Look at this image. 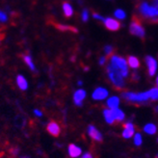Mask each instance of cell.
<instances>
[{
  "mask_svg": "<svg viewBox=\"0 0 158 158\" xmlns=\"http://www.w3.org/2000/svg\"><path fill=\"white\" fill-rule=\"evenodd\" d=\"M138 10L144 17L150 19L153 22L158 21V7L150 6L147 2L144 1L139 5Z\"/></svg>",
  "mask_w": 158,
  "mask_h": 158,
  "instance_id": "cell-1",
  "label": "cell"
},
{
  "mask_svg": "<svg viewBox=\"0 0 158 158\" xmlns=\"http://www.w3.org/2000/svg\"><path fill=\"white\" fill-rule=\"evenodd\" d=\"M110 65L118 71H119L123 77H126L128 75V67H127L125 60L123 57H119L118 55H113L110 60Z\"/></svg>",
  "mask_w": 158,
  "mask_h": 158,
  "instance_id": "cell-2",
  "label": "cell"
},
{
  "mask_svg": "<svg viewBox=\"0 0 158 158\" xmlns=\"http://www.w3.org/2000/svg\"><path fill=\"white\" fill-rule=\"evenodd\" d=\"M107 73H108L109 78H110L111 82L115 85V87L119 89L124 87V77L121 74L119 71L114 68L111 65L107 66Z\"/></svg>",
  "mask_w": 158,
  "mask_h": 158,
  "instance_id": "cell-3",
  "label": "cell"
},
{
  "mask_svg": "<svg viewBox=\"0 0 158 158\" xmlns=\"http://www.w3.org/2000/svg\"><path fill=\"white\" fill-rule=\"evenodd\" d=\"M121 96L126 99L128 101H131V102H145L147 99L149 98V92H146V93H139V94H135V93H123L121 94Z\"/></svg>",
  "mask_w": 158,
  "mask_h": 158,
  "instance_id": "cell-4",
  "label": "cell"
},
{
  "mask_svg": "<svg viewBox=\"0 0 158 158\" xmlns=\"http://www.w3.org/2000/svg\"><path fill=\"white\" fill-rule=\"evenodd\" d=\"M129 32H130V34L137 36V37L141 38V39H144L145 35H146L144 27L137 21H132L130 23V25H129Z\"/></svg>",
  "mask_w": 158,
  "mask_h": 158,
  "instance_id": "cell-5",
  "label": "cell"
},
{
  "mask_svg": "<svg viewBox=\"0 0 158 158\" xmlns=\"http://www.w3.org/2000/svg\"><path fill=\"white\" fill-rule=\"evenodd\" d=\"M145 61L147 63V66L149 68V74L150 76H153L156 72V70H157V62L155 61V59L151 56H146L145 58Z\"/></svg>",
  "mask_w": 158,
  "mask_h": 158,
  "instance_id": "cell-6",
  "label": "cell"
},
{
  "mask_svg": "<svg viewBox=\"0 0 158 158\" xmlns=\"http://www.w3.org/2000/svg\"><path fill=\"white\" fill-rule=\"evenodd\" d=\"M103 22L105 27L110 31H118L121 28V23L119 21H117L116 19H111V17H107V19L103 20Z\"/></svg>",
  "mask_w": 158,
  "mask_h": 158,
  "instance_id": "cell-7",
  "label": "cell"
},
{
  "mask_svg": "<svg viewBox=\"0 0 158 158\" xmlns=\"http://www.w3.org/2000/svg\"><path fill=\"white\" fill-rule=\"evenodd\" d=\"M92 96H93V98L95 100H102V99H105L108 96V91L101 87L96 88L95 92L93 93V95H92Z\"/></svg>",
  "mask_w": 158,
  "mask_h": 158,
  "instance_id": "cell-8",
  "label": "cell"
},
{
  "mask_svg": "<svg viewBox=\"0 0 158 158\" xmlns=\"http://www.w3.org/2000/svg\"><path fill=\"white\" fill-rule=\"evenodd\" d=\"M86 98V92L83 89H79L73 95V101L77 106H82L83 100Z\"/></svg>",
  "mask_w": 158,
  "mask_h": 158,
  "instance_id": "cell-9",
  "label": "cell"
},
{
  "mask_svg": "<svg viewBox=\"0 0 158 158\" xmlns=\"http://www.w3.org/2000/svg\"><path fill=\"white\" fill-rule=\"evenodd\" d=\"M88 134H89V136H90L92 139L95 140V141H98V142L102 141V135H101L100 132H99L94 125L88 126Z\"/></svg>",
  "mask_w": 158,
  "mask_h": 158,
  "instance_id": "cell-10",
  "label": "cell"
},
{
  "mask_svg": "<svg viewBox=\"0 0 158 158\" xmlns=\"http://www.w3.org/2000/svg\"><path fill=\"white\" fill-rule=\"evenodd\" d=\"M46 129H47L48 133L51 134L52 136H54V137L59 136L61 133V128H60L59 124L57 123H55V121H50V123L47 124Z\"/></svg>",
  "mask_w": 158,
  "mask_h": 158,
  "instance_id": "cell-11",
  "label": "cell"
},
{
  "mask_svg": "<svg viewBox=\"0 0 158 158\" xmlns=\"http://www.w3.org/2000/svg\"><path fill=\"white\" fill-rule=\"evenodd\" d=\"M134 125L132 124L131 123H125V125H124V130L123 132V138H131L132 136H134Z\"/></svg>",
  "mask_w": 158,
  "mask_h": 158,
  "instance_id": "cell-12",
  "label": "cell"
},
{
  "mask_svg": "<svg viewBox=\"0 0 158 158\" xmlns=\"http://www.w3.org/2000/svg\"><path fill=\"white\" fill-rule=\"evenodd\" d=\"M81 153H82V150H81V149L79 147L75 146L73 144H70L68 146V154H70V157L72 158L78 157Z\"/></svg>",
  "mask_w": 158,
  "mask_h": 158,
  "instance_id": "cell-13",
  "label": "cell"
},
{
  "mask_svg": "<svg viewBox=\"0 0 158 158\" xmlns=\"http://www.w3.org/2000/svg\"><path fill=\"white\" fill-rule=\"evenodd\" d=\"M17 84L19 86V88L22 91H26L28 88V82L26 78L22 75H17Z\"/></svg>",
  "mask_w": 158,
  "mask_h": 158,
  "instance_id": "cell-14",
  "label": "cell"
},
{
  "mask_svg": "<svg viewBox=\"0 0 158 158\" xmlns=\"http://www.w3.org/2000/svg\"><path fill=\"white\" fill-rule=\"evenodd\" d=\"M103 116H104V118H105V121L108 123L112 124L115 121L114 115H113V113H112L111 109H105V110L103 111Z\"/></svg>",
  "mask_w": 158,
  "mask_h": 158,
  "instance_id": "cell-15",
  "label": "cell"
},
{
  "mask_svg": "<svg viewBox=\"0 0 158 158\" xmlns=\"http://www.w3.org/2000/svg\"><path fill=\"white\" fill-rule=\"evenodd\" d=\"M119 104V98H117V96H112L107 100V105L110 109H115V108H118Z\"/></svg>",
  "mask_w": 158,
  "mask_h": 158,
  "instance_id": "cell-16",
  "label": "cell"
},
{
  "mask_svg": "<svg viewBox=\"0 0 158 158\" xmlns=\"http://www.w3.org/2000/svg\"><path fill=\"white\" fill-rule=\"evenodd\" d=\"M63 11H64V14H65V16L67 17H70L73 15V9H72V7H71L70 4L67 3V2H65V3L63 4Z\"/></svg>",
  "mask_w": 158,
  "mask_h": 158,
  "instance_id": "cell-17",
  "label": "cell"
},
{
  "mask_svg": "<svg viewBox=\"0 0 158 158\" xmlns=\"http://www.w3.org/2000/svg\"><path fill=\"white\" fill-rule=\"evenodd\" d=\"M112 113L114 115L115 121H123L124 119V113L121 110H119V108H115V109H111Z\"/></svg>",
  "mask_w": 158,
  "mask_h": 158,
  "instance_id": "cell-18",
  "label": "cell"
},
{
  "mask_svg": "<svg viewBox=\"0 0 158 158\" xmlns=\"http://www.w3.org/2000/svg\"><path fill=\"white\" fill-rule=\"evenodd\" d=\"M128 64L132 68H138L140 67V62L134 56H129L128 57Z\"/></svg>",
  "mask_w": 158,
  "mask_h": 158,
  "instance_id": "cell-19",
  "label": "cell"
},
{
  "mask_svg": "<svg viewBox=\"0 0 158 158\" xmlns=\"http://www.w3.org/2000/svg\"><path fill=\"white\" fill-rule=\"evenodd\" d=\"M23 60H24V62L26 63V65L30 68V70H33V71H36V67H35L34 63H33V60H32V57H31V56H29V55H24V56H23Z\"/></svg>",
  "mask_w": 158,
  "mask_h": 158,
  "instance_id": "cell-20",
  "label": "cell"
},
{
  "mask_svg": "<svg viewBox=\"0 0 158 158\" xmlns=\"http://www.w3.org/2000/svg\"><path fill=\"white\" fill-rule=\"evenodd\" d=\"M156 129L157 128H156V126H155L154 124L149 123V124H147V125L145 126L144 130L147 134H155V132H156Z\"/></svg>",
  "mask_w": 158,
  "mask_h": 158,
  "instance_id": "cell-21",
  "label": "cell"
},
{
  "mask_svg": "<svg viewBox=\"0 0 158 158\" xmlns=\"http://www.w3.org/2000/svg\"><path fill=\"white\" fill-rule=\"evenodd\" d=\"M149 98H151L152 100H157L158 99V89L153 88V89H151V90H149Z\"/></svg>",
  "mask_w": 158,
  "mask_h": 158,
  "instance_id": "cell-22",
  "label": "cell"
},
{
  "mask_svg": "<svg viewBox=\"0 0 158 158\" xmlns=\"http://www.w3.org/2000/svg\"><path fill=\"white\" fill-rule=\"evenodd\" d=\"M114 15H115V17H118V19H125V13H124V11H123L121 9H118V10H116L114 13Z\"/></svg>",
  "mask_w": 158,
  "mask_h": 158,
  "instance_id": "cell-23",
  "label": "cell"
},
{
  "mask_svg": "<svg viewBox=\"0 0 158 158\" xmlns=\"http://www.w3.org/2000/svg\"><path fill=\"white\" fill-rule=\"evenodd\" d=\"M57 28L59 30H61V31H67V30H72V31H74V32H77V30L75 29V28H73V27H71V26H67V25H62V24H60V25H57Z\"/></svg>",
  "mask_w": 158,
  "mask_h": 158,
  "instance_id": "cell-24",
  "label": "cell"
},
{
  "mask_svg": "<svg viewBox=\"0 0 158 158\" xmlns=\"http://www.w3.org/2000/svg\"><path fill=\"white\" fill-rule=\"evenodd\" d=\"M134 143L136 146H140L142 144V136L140 133H137L134 135Z\"/></svg>",
  "mask_w": 158,
  "mask_h": 158,
  "instance_id": "cell-25",
  "label": "cell"
},
{
  "mask_svg": "<svg viewBox=\"0 0 158 158\" xmlns=\"http://www.w3.org/2000/svg\"><path fill=\"white\" fill-rule=\"evenodd\" d=\"M89 19V12L87 9H84L83 12H82V20L84 22L88 21Z\"/></svg>",
  "mask_w": 158,
  "mask_h": 158,
  "instance_id": "cell-26",
  "label": "cell"
},
{
  "mask_svg": "<svg viewBox=\"0 0 158 158\" xmlns=\"http://www.w3.org/2000/svg\"><path fill=\"white\" fill-rule=\"evenodd\" d=\"M7 19H8L7 15L5 14L4 12H2L1 10H0V22H6Z\"/></svg>",
  "mask_w": 158,
  "mask_h": 158,
  "instance_id": "cell-27",
  "label": "cell"
},
{
  "mask_svg": "<svg viewBox=\"0 0 158 158\" xmlns=\"http://www.w3.org/2000/svg\"><path fill=\"white\" fill-rule=\"evenodd\" d=\"M104 52H105L106 55H111L112 52H113V46H111V45H106V46L104 47Z\"/></svg>",
  "mask_w": 158,
  "mask_h": 158,
  "instance_id": "cell-28",
  "label": "cell"
},
{
  "mask_svg": "<svg viewBox=\"0 0 158 158\" xmlns=\"http://www.w3.org/2000/svg\"><path fill=\"white\" fill-rule=\"evenodd\" d=\"M93 17H94V19H98V20H102V21H103L104 19H105L103 17H101L100 15L96 14V13H94V14H93Z\"/></svg>",
  "mask_w": 158,
  "mask_h": 158,
  "instance_id": "cell-29",
  "label": "cell"
},
{
  "mask_svg": "<svg viewBox=\"0 0 158 158\" xmlns=\"http://www.w3.org/2000/svg\"><path fill=\"white\" fill-rule=\"evenodd\" d=\"M105 62H106V58H105V56H101V57L99 58V65L103 66L104 64H105Z\"/></svg>",
  "mask_w": 158,
  "mask_h": 158,
  "instance_id": "cell-30",
  "label": "cell"
},
{
  "mask_svg": "<svg viewBox=\"0 0 158 158\" xmlns=\"http://www.w3.org/2000/svg\"><path fill=\"white\" fill-rule=\"evenodd\" d=\"M34 114H35L37 117H39V118H40V117H42V112H40V110H38V109H35V110H34Z\"/></svg>",
  "mask_w": 158,
  "mask_h": 158,
  "instance_id": "cell-31",
  "label": "cell"
},
{
  "mask_svg": "<svg viewBox=\"0 0 158 158\" xmlns=\"http://www.w3.org/2000/svg\"><path fill=\"white\" fill-rule=\"evenodd\" d=\"M82 158H93V156H92L91 153H89V152H87V153H84L83 154V157Z\"/></svg>",
  "mask_w": 158,
  "mask_h": 158,
  "instance_id": "cell-32",
  "label": "cell"
},
{
  "mask_svg": "<svg viewBox=\"0 0 158 158\" xmlns=\"http://www.w3.org/2000/svg\"><path fill=\"white\" fill-rule=\"evenodd\" d=\"M82 84H83V83H82V81H78V85H79V86H81V85H82Z\"/></svg>",
  "mask_w": 158,
  "mask_h": 158,
  "instance_id": "cell-33",
  "label": "cell"
},
{
  "mask_svg": "<svg viewBox=\"0 0 158 158\" xmlns=\"http://www.w3.org/2000/svg\"><path fill=\"white\" fill-rule=\"evenodd\" d=\"M156 84H157V87H158V76H157V78H156Z\"/></svg>",
  "mask_w": 158,
  "mask_h": 158,
  "instance_id": "cell-34",
  "label": "cell"
},
{
  "mask_svg": "<svg viewBox=\"0 0 158 158\" xmlns=\"http://www.w3.org/2000/svg\"><path fill=\"white\" fill-rule=\"evenodd\" d=\"M157 157H158V154H157Z\"/></svg>",
  "mask_w": 158,
  "mask_h": 158,
  "instance_id": "cell-35",
  "label": "cell"
},
{
  "mask_svg": "<svg viewBox=\"0 0 158 158\" xmlns=\"http://www.w3.org/2000/svg\"><path fill=\"white\" fill-rule=\"evenodd\" d=\"M22 158H24V157H22Z\"/></svg>",
  "mask_w": 158,
  "mask_h": 158,
  "instance_id": "cell-36",
  "label": "cell"
},
{
  "mask_svg": "<svg viewBox=\"0 0 158 158\" xmlns=\"http://www.w3.org/2000/svg\"><path fill=\"white\" fill-rule=\"evenodd\" d=\"M157 141H158V140H157Z\"/></svg>",
  "mask_w": 158,
  "mask_h": 158,
  "instance_id": "cell-37",
  "label": "cell"
}]
</instances>
